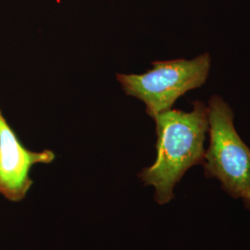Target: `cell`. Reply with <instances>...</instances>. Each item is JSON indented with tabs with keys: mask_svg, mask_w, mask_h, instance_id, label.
Listing matches in <instances>:
<instances>
[{
	"mask_svg": "<svg viewBox=\"0 0 250 250\" xmlns=\"http://www.w3.org/2000/svg\"><path fill=\"white\" fill-rule=\"evenodd\" d=\"M193 106L191 112L171 108L154 118L158 136L157 159L138 176L145 186L155 188V200L160 205L173 198V188L187 170L204 164L208 107L199 100Z\"/></svg>",
	"mask_w": 250,
	"mask_h": 250,
	"instance_id": "cell-1",
	"label": "cell"
},
{
	"mask_svg": "<svg viewBox=\"0 0 250 250\" xmlns=\"http://www.w3.org/2000/svg\"><path fill=\"white\" fill-rule=\"evenodd\" d=\"M209 146L205 152L206 177L218 179L232 198L250 189V148L233 125V112L221 97L212 96L208 106Z\"/></svg>",
	"mask_w": 250,
	"mask_h": 250,
	"instance_id": "cell-3",
	"label": "cell"
},
{
	"mask_svg": "<svg viewBox=\"0 0 250 250\" xmlns=\"http://www.w3.org/2000/svg\"><path fill=\"white\" fill-rule=\"evenodd\" d=\"M241 198L243 199V201H244L245 207L250 210V189L242 196Z\"/></svg>",
	"mask_w": 250,
	"mask_h": 250,
	"instance_id": "cell-5",
	"label": "cell"
},
{
	"mask_svg": "<svg viewBox=\"0 0 250 250\" xmlns=\"http://www.w3.org/2000/svg\"><path fill=\"white\" fill-rule=\"evenodd\" d=\"M55 158L52 150L27 149L0 109V195L9 201H21L34 184L29 176L31 168L37 163H51Z\"/></svg>",
	"mask_w": 250,
	"mask_h": 250,
	"instance_id": "cell-4",
	"label": "cell"
},
{
	"mask_svg": "<svg viewBox=\"0 0 250 250\" xmlns=\"http://www.w3.org/2000/svg\"><path fill=\"white\" fill-rule=\"evenodd\" d=\"M142 74L117 73V80L127 96L143 101L146 112L154 119L171 109L176 100L190 90L201 87L210 70V56L204 53L193 60L154 62Z\"/></svg>",
	"mask_w": 250,
	"mask_h": 250,
	"instance_id": "cell-2",
	"label": "cell"
}]
</instances>
